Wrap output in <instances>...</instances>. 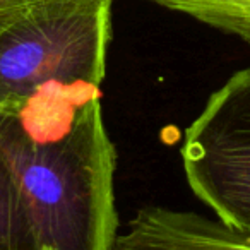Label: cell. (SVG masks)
Segmentation results:
<instances>
[{
	"mask_svg": "<svg viewBox=\"0 0 250 250\" xmlns=\"http://www.w3.org/2000/svg\"><path fill=\"white\" fill-rule=\"evenodd\" d=\"M60 117L24 122L0 111V147L14 178L29 250H111L118 236L117 147L100 96L52 129Z\"/></svg>",
	"mask_w": 250,
	"mask_h": 250,
	"instance_id": "6da1fadb",
	"label": "cell"
},
{
	"mask_svg": "<svg viewBox=\"0 0 250 250\" xmlns=\"http://www.w3.org/2000/svg\"><path fill=\"white\" fill-rule=\"evenodd\" d=\"M113 0H19L0 16V111L62 87L100 89Z\"/></svg>",
	"mask_w": 250,
	"mask_h": 250,
	"instance_id": "7a4b0ae2",
	"label": "cell"
},
{
	"mask_svg": "<svg viewBox=\"0 0 250 250\" xmlns=\"http://www.w3.org/2000/svg\"><path fill=\"white\" fill-rule=\"evenodd\" d=\"M180 156L192 194L216 219L250 233V67L208 98Z\"/></svg>",
	"mask_w": 250,
	"mask_h": 250,
	"instance_id": "3957f363",
	"label": "cell"
},
{
	"mask_svg": "<svg viewBox=\"0 0 250 250\" xmlns=\"http://www.w3.org/2000/svg\"><path fill=\"white\" fill-rule=\"evenodd\" d=\"M111 250H250V233L194 211L146 206Z\"/></svg>",
	"mask_w": 250,
	"mask_h": 250,
	"instance_id": "277c9868",
	"label": "cell"
},
{
	"mask_svg": "<svg viewBox=\"0 0 250 250\" xmlns=\"http://www.w3.org/2000/svg\"><path fill=\"white\" fill-rule=\"evenodd\" d=\"M250 45V0H149Z\"/></svg>",
	"mask_w": 250,
	"mask_h": 250,
	"instance_id": "5b68a950",
	"label": "cell"
},
{
	"mask_svg": "<svg viewBox=\"0 0 250 250\" xmlns=\"http://www.w3.org/2000/svg\"><path fill=\"white\" fill-rule=\"evenodd\" d=\"M0 250H29L11 168L0 147Z\"/></svg>",
	"mask_w": 250,
	"mask_h": 250,
	"instance_id": "8992f818",
	"label": "cell"
},
{
	"mask_svg": "<svg viewBox=\"0 0 250 250\" xmlns=\"http://www.w3.org/2000/svg\"><path fill=\"white\" fill-rule=\"evenodd\" d=\"M11 4H12L11 0H0V16L4 14V11H5V9H7Z\"/></svg>",
	"mask_w": 250,
	"mask_h": 250,
	"instance_id": "52a82bcc",
	"label": "cell"
},
{
	"mask_svg": "<svg viewBox=\"0 0 250 250\" xmlns=\"http://www.w3.org/2000/svg\"><path fill=\"white\" fill-rule=\"evenodd\" d=\"M40 250H57V249H53V247H42Z\"/></svg>",
	"mask_w": 250,
	"mask_h": 250,
	"instance_id": "ba28073f",
	"label": "cell"
},
{
	"mask_svg": "<svg viewBox=\"0 0 250 250\" xmlns=\"http://www.w3.org/2000/svg\"><path fill=\"white\" fill-rule=\"evenodd\" d=\"M11 2H19V0H11Z\"/></svg>",
	"mask_w": 250,
	"mask_h": 250,
	"instance_id": "9c48e42d",
	"label": "cell"
}]
</instances>
